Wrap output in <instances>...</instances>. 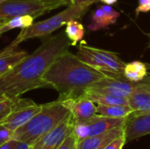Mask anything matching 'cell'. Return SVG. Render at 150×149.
Returning <instances> with one entry per match:
<instances>
[{
	"instance_id": "cell-1",
	"label": "cell",
	"mask_w": 150,
	"mask_h": 149,
	"mask_svg": "<svg viewBox=\"0 0 150 149\" xmlns=\"http://www.w3.org/2000/svg\"><path fill=\"white\" fill-rule=\"evenodd\" d=\"M69 46L70 41L64 32L47 38L35 51L0 76V97L14 99L27 91L47 88L42 79L44 73Z\"/></svg>"
},
{
	"instance_id": "cell-2",
	"label": "cell",
	"mask_w": 150,
	"mask_h": 149,
	"mask_svg": "<svg viewBox=\"0 0 150 149\" xmlns=\"http://www.w3.org/2000/svg\"><path fill=\"white\" fill-rule=\"evenodd\" d=\"M106 76L68 50L62 53L47 68L42 79L58 91L57 100L76 98L96 82Z\"/></svg>"
},
{
	"instance_id": "cell-3",
	"label": "cell",
	"mask_w": 150,
	"mask_h": 149,
	"mask_svg": "<svg viewBox=\"0 0 150 149\" xmlns=\"http://www.w3.org/2000/svg\"><path fill=\"white\" fill-rule=\"evenodd\" d=\"M69 114V110L60 100L41 105L40 112L27 123L14 131L11 138L32 146L57 126Z\"/></svg>"
},
{
	"instance_id": "cell-4",
	"label": "cell",
	"mask_w": 150,
	"mask_h": 149,
	"mask_svg": "<svg viewBox=\"0 0 150 149\" xmlns=\"http://www.w3.org/2000/svg\"><path fill=\"white\" fill-rule=\"evenodd\" d=\"M89 7L90 5L87 4H69L65 10L56 15L45 20L33 23L30 26L23 28L17 38L9 46L17 47L26 40L50 35L57 29L66 25L69 20L81 18L87 12Z\"/></svg>"
},
{
	"instance_id": "cell-5",
	"label": "cell",
	"mask_w": 150,
	"mask_h": 149,
	"mask_svg": "<svg viewBox=\"0 0 150 149\" xmlns=\"http://www.w3.org/2000/svg\"><path fill=\"white\" fill-rule=\"evenodd\" d=\"M81 61L106 76L123 77L126 65L117 54L82 43L76 54Z\"/></svg>"
},
{
	"instance_id": "cell-6",
	"label": "cell",
	"mask_w": 150,
	"mask_h": 149,
	"mask_svg": "<svg viewBox=\"0 0 150 149\" xmlns=\"http://www.w3.org/2000/svg\"><path fill=\"white\" fill-rule=\"evenodd\" d=\"M68 6V0H4L0 3V19L30 15L38 18L50 11Z\"/></svg>"
},
{
	"instance_id": "cell-7",
	"label": "cell",
	"mask_w": 150,
	"mask_h": 149,
	"mask_svg": "<svg viewBox=\"0 0 150 149\" xmlns=\"http://www.w3.org/2000/svg\"><path fill=\"white\" fill-rule=\"evenodd\" d=\"M142 90H150L149 76L141 82H131L124 78V76H105L93 83L87 90L128 98L132 94Z\"/></svg>"
},
{
	"instance_id": "cell-8",
	"label": "cell",
	"mask_w": 150,
	"mask_h": 149,
	"mask_svg": "<svg viewBox=\"0 0 150 149\" xmlns=\"http://www.w3.org/2000/svg\"><path fill=\"white\" fill-rule=\"evenodd\" d=\"M41 109V105H38L30 98H14L9 114L0 124L4 126L11 133L27 123Z\"/></svg>"
},
{
	"instance_id": "cell-9",
	"label": "cell",
	"mask_w": 150,
	"mask_h": 149,
	"mask_svg": "<svg viewBox=\"0 0 150 149\" xmlns=\"http://www.w3.org/2000/svg\"><path fill=\"white\" fill-rule=\"evenodd\" d=\"M125 120L126 118L113 119L96 114L87 120L78 123L74 122L73 133L76 138V141H80L91 136L101 134L119 126H122L125 125Z\"/></svg>"
},
{
	"instance_id": "cell-10",
	"label": "cell",
	"mask_w": 150,
	"mask_h": 149,
	"mask_svg": "<svg viewBox=\"0 0 150 149\" xmlns=\"http://www.w3.org/2000/svg\"><path fill=\"white\" fill-rule=\"evenodd\" d=\"M74 119L71 113L57 126L44 135L33 146L35 149H56L64 140L73 133Z\"/></svg>"
},
{
	"instance_id": "cell-11",
	"label": "cell",
	"mask_w": 150,
	"mask_h": 149,
	"mask_svg": "<svg viewBox=\"0 0 150 149\" xmlns=\"http://www.w3.org/2000/svg\"><path fill=\"white\" fill-rule=\"evenodd\" d=\"M124 134L127 141L150 134V111L131 112L125 120Z\"/></svg>"
},
{
	"instance_id": "cell-12",
	"label": "cell",
	"mask_w": 150,
	"mask_h": 149,
	"mask_svg": "<svg viewBox=\"0 0 150 149\" xmlns=\"http://www.w3.org/2000/svg\"><path fill=\"white\" fill-rule=\"evenodd\" d=\"M62 102L69 110L75 123L87 120L97 114V105L83 95L76 98H68Z\"/></svg>"
},
{
	"instance_id": "cell-13",
	"label": "cell",
	"mask_w": 150,
	"mask_h": 149,
	"mask_svg": "<svg viewBox=\"0 0 150 149\" xmlns=\"http://www.w3.org/2000/svg\"><path fill=\"white\" fill-rule=\"evenodd\" d=\"M122 134H124V126L113 128L101 134L77 141L76 149H104L112 140Z\"/></svg>"
},
{
	"instance_id": "cell-14",
	"label": "cell",
	"mask_w": 150,
	"mask_h": 149,
	"mask_svg": "<svg viewBox=\"0 0 150 149\" xmlns=\"http://www.w3.org/2000/svg\"><path fill=\"white\" fill-rule=\"evenodd\" d=\"M120 13L111 5L104 4L98 6L91 15V23L88 25L91 31H98L116 23Z\"/></svg>"
},
{
	"instance_id": "cell-15",
	"label": "cell",
	"mask_w": 150,
	"mask_h": 149,
	"mask_svg": "<svg viewBox=\"0 0 150 149\" xmlns=\"http://www.w3.org/2000/svg\"><path fill=\"white\" fill-rule=\"evenodd\" d=\"M28 53L25 50H20L10 46L6 47L0 52V76L13 68Z\"/></svg>"
},
{
	"instance_id": "cell-16",
	"label": "cell",
	"mask_w": 150,
	"mask_h": 149,
	"mask_svg": "<svg viewBox=\"0 0 150 149\" xmlns=\"http://www.w3.org/2000/svg\"><path fill=\"white\" fill-rule=\"evenodd\" d=\"M123 76L131 82H141L148 76L147 65L140 61L126 63Z\"/></svg>"
},
{
	"instance_id": "cell-17",
	"label": "cell",
	"mask_w": 150,
	"mask_h": 149,
	"mask_svg": "<svg viewBox=\"0 0 150 149\" xmlns=\"http://www.w3.org/2000/svg\"><path fill=\"white\" fill-rule=\"evenodd\" d=\"M134 111L129 105H97V114L113 119H124L127 118Z\"/></svg>"
},
{
	"instance_id": "cell-18",
	"label": "cell",
	"mask_w": 150,
	"mask_h": 149,
	"mask_svg": "<svg viewBox=\"0 0 150 149\" xmlns=\"http://www.w3.org/2000/svg\"><path fill=\"white\" fill-rule=\"evenodd\" d=\"M83 96L91 99L96 105H128V98L116 97L109 94L93 92V91H85Z\"/></svg>"
},
{
	"instance_id": "cell-19",
	"label": "cell",
	"mask_w": 150,
	"mask_h": 149,
	"mask_svg": "<svg viewBox=\"0 0 150 149\" xmlns=\"http://www.w3.org/2000/svg\"><path fill=\"white\" fill-rule=\"evenodd\" d=\"M128 105L134 112L150 111V90H142L128 97Z\"/></svg>"
},
{
	"instance_id": "cell-20",
	"label": "cell",
	"mask_w": 150,
	"mask_h": 149,
	"mask_svg": "<svg viewBox=\"0 0 150 149\" xmlns=\"http://www.w3.org/2000/svg\"><path fill=\"white\" fill-rule=\"evenodd\" d=\"M64 32L70 41V45L76 46L80 40H83L85 30L83 25L78 21V19H71L67 22Z\"/></svg>"
},
{
	"instance_id": "cell-21",
	"label": "cell",
	"mask_w": 150,
	"mask_h": 149,
	"mask_svg": "<svg viewBox=\"0 0 150 149\" xmlns=\"http://www.w3.org/2000/svg\"><path fill=\"white\" fill-rule=\"evenodd\" d=\"M34 18L30 15L25 16H20V17H15L12 18H10L6 21H4L2 25H0V36L9 32L12 29L17 28H25L27 26H30L33 23Z\"/></svg>"
},
{
	"instance_id": "cell-22",
	"label": "cell",
	"mask_w": 150,
	"mask_h": 149,
	"mask_svg": "<svg viewBox=\"0 0 150 149\" xmlns=\"http://www.w3.org/2000/svg\"><path fill=\"white\" fill-rule=\"evenodd\" d=\"M13 100L14 99L4 96L0 97V123L9 114L13 104Z\"/></svg>"
},
{
	"instance_id": "cell-23",
	"label": "cell",
	"mask_w": 150,
	"mask_h": 149,
	"mask_svg": "<svg viewBox=\"0 0 150 149\" xmlns=\"http://www.w3.org/2000/svg\"><path fill=\"white\" fill-rule=\"evenodd\" d=\"M76 138L75 134L72 133L56 149H76Z\"/></svg>"
},
{
	"instance_id": "cell-24",
	"label": "cell",
	"mask_w": 150,
	"mask_h": 149,
	"mask_svg": "<svg viewBox=\"0 0 150 149\" xmlns=\"http://www.w3.org/2000/svg\"><path fill=\"white\" fill-rule=\"evenodd\" d=\"M127 141L125 138V134L119 136L118 138L112 140L104 149H123Z\"/></svg>"
},
{
	"instance_id": "cell-25",
	"label": "cell",
	"mask_w": 150,
	"mask_h": 149,
	"mask_svg": "<svg viewBox=\"0 0 150 149\" xmlns=\"http://www.w3.org/2000/svg\"><path fill=\"white\" fill-rule=\"evenodd\" d=\"M150 11V0H139L135 13L138 16L141 12H148Z\"/></svg>"
},
{
	"instance_id": "cell-26",
	"label": "cell",
	"mask_w": 150,
	"mask_h": 149,
	"mask_svg": "<svg viewBox=\"0 0 150 149\" xmlns=\"http://www.w3.org/2000/svg\"><path fill=\"white\" fill-rule=\"evenodd\" d=\"M12 133L8 130L4 126L0 124V145L11 138Z\"/></svg>"
},
{
	"instance_id": "cell-27",
	"label": "cell",
	"mask_w": 150,
	"mask_h": 149,
	"mask_svg": "<svg viewBox=\"0 0 150 149\" xmlns=\"http://www.w3.org/2000/svg\"><path fill=\"white\" fill-rule=\"evenodd\" d=\"M18 141H16L13 138L9 139L8 141H6L5 142H4L3 144L0 145V149H15L17 147Z\"/></svg>"
},
{
	"instance_id": "cell-28",
	"label": "cell",
	"mask_w": 150,
	"mask_h": 149,
	"mask_svg": "<svg viewBox=\"0 0 150 149\" xmlns=\"http://www.w3.org/2000/svg\"><path fill=\"white\" fill-rule=\"evenodd\" d=\"M98 1L99 0H68L69 4H87L90 6Z\"/></svg>"
},
{
	"instance_id": "cell-29",
	"label": "cell",
	"mask_w": 150,
	"mask_h": 149,
	"mask_svg": "<svg viewBox=\"0 0 150 149\" xmlns=\"http://www.w3.org/2000/svg\"><path fill=\"white\" fill-rule=\"evenodd\" d=\"M31 147V145L25 143V142H20L18 141L17 147L15 148V149H29V148Z\"/></svg>"
},
{
	"instance_id": "cell-30",
	"label": "cell",
	"mask_w": 150,
	"mask_h": 149,
	"mask_svg": "<svg viewBox=\"0 0 150 149\" xmlns=\"http://www.w3.org/2000/svg\"><path fill=\"white\" fill-rule=\"evenodd\" d=\"M101 1L102 3H104L105 4H108V5H112V4H114L117 3L118 0H99Z\"/></svg>"
},
{
	"instance_id": "cell-31",
	"label": "cell",
	"mask_w": 150,
	"mask_h": 149,
	"mask_svg": "<svg viewBox=\"0 0 150 149\" xmlns=\"http://www.w3.org/2000/svg\"><path fill=\"white\" fill-rule=\"evenodd\" d=\"M8 20V19H7ZM4 21H6V20H4V19H0V25H2Z\"/></svg>"
},
{
	"instance_id": "cell-32",
	"label": "cell",
	"mask_w": 150,
	"mask_h": 149,
	"mask_svg": "<svg viewBox=\"0 0 150 149\" xmlns=\"http://www.w3.org/2000/svg\"><path fill=\"white\" fill-rule=\"evenodd\" d=\"M29 149H35V148H34V147H33V146L32 145V146H31V147L29 148Z\"/></svg>"
},
{
	"instance_id": "cell-33",
	"label": "cell",
	"mask_w": 150,
	"mask_h": 149,
	"mask_svg": "<svg viewBox=\"0 0 150 149\" xmlns=\"http://www.w3.org/2000/svg\"><path fill=\"white\" fill-rule=\"evenodd\" d=\"M4 0H0V3H2V2H4Z\"/></svg>"
}]
</instances>
